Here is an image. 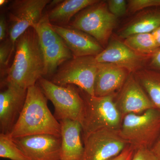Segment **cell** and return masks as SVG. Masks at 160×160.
Masks as SVG:
<instances>
[{
    "mask_svg": "<svg viewBox=\"0 0 160 160\" xmlns=\"http://www.w3.org/2000/svg\"><path fill=\"white\" fill-rule=\"evenodd\" d=\"M15 47L14 59L3 83L27 89L45 76L43 51L34 28H29L22 35Z\"/></svg>",
    "mask_w": 160,
    "mask_h": 160,
    "instance_id": "obj_1",
    "label": "cell"
},
{
    "mask_svg": "<svg viewBox=\"0 0 160 160\" xmlns=\"http://www.w3.org/2000/svg\"><path fill=\"white\" fill-rule=\"evenodd\" d=\"M47 100L37 84L27 89L25 105L9 133L12 138L39 134L61 136L60 123L49 110Z\"/></svg>",
    "mask_w": 160,
    "mask_h": 160,
    "instance_id": "obj_2",
    "label": "cell"
},
{
    "mask_svg": "<svg viewBox=\"0 0 160 160\" xmlns=\"http://www.w3.org/2000/svg\"><path fill=\"white\" fill-rule=\"evenodd\" d=\"M79 89L84 102L81 121L82 137L99 129L119 130L123 117L115 103L116 95L98 97Z\"/></svg>",
    "mask_w": 160,
    "mask_h": 160,
    "instance_id": "obj_3",
    "label": "cell"
},
{
    "mask_svg": "<svg viewBox=\"0 0 160 160\" xmlns=\"http://www.w3.org/2000/svg\"><path fill=\"white\" fill-rule=\"evenodd\" d=\"M119 132L126 144L136 150H151L160 136V111L154 108L140 114L126 115Z\"/></svg>",
    "mask_w": 160,
    "mask_h": 160,
    "instance_id": "obj_4",
    "label": "cell"
},
{
    "mask_svg": "<svg viewBox=\"0 0 160 160\" xmlns=\"http://www.w3.org/2000/svg\"><path fill=\"white\" fill-rule=\"evenodd\" d=\"M117 21V18L109 12L107 2L99 1L80 11L66 26L86 32L104 46L108 42Z\"/></svg>",
    "mask_w": 160,
    "mask_h": 160,
    "instance_id": "obj_5",
    "label": "cell"
},
{
    "mask_svg": "<svg viewBox=\"0 0 160 160\" xmlns=\"http://www.w3.org/2000/svg\"><path fill=\"white\" fill-rule=\"evenodd\" d=\"M39 86L47 99L54 107V117L59 122L65 119L78 121L81 123L84 102L79 89L74 85L58 86L42 78Z\"/></svg>",
    "mask_w": 160,
    "mask_h": 160,
    "instance_id": "obj_6",
    "label": "cell"
},
{
    "mask_svg": "<svg viewBox=\"0 0 160 160\" xmlns=\"http://www.w3.org/2000/svg\"><path fill=\"white\" fill-rule=\"evenodd\" d=\"M98 65L95 56L73 57L58 67L50 81L58 86H77L87 94L95 96Z\"/></svg>",
    "mask_w": 160,
    "mask_h": 160,
    "instance_id": "obj_7",
    "label": "cell"
},
{
    "mask_svg": "<svg viewBox=\"0 0 160 160\" xmlns=\"http://www.w3.org/2000/svg\"><path fill=\"white\" fill-rule=\"evenodd\" d=\"M84 152L81 160H109L127 146L119 130L103 129L82 137Z\"/></svg>",
    "mask_w": 160,
    "mask_h": 160,
    "instance_id": "obj_8",
    "label": "cell"
},
{
    "mask_svg": "<svg viewBox=\"0 0 160 160\" xmlns=\"http://www.w3.org/2000/svg\"><path fill=\"white\" fill-rule=\"evenodd\" d=\"M49 0H16L8 8V21L11 23L9 39L15 47L18 39L29 28H33L42 17Z\"/></svg>",
    "mask_w": 160,
    "mask_h": 160,
    "instance_id": "obj_9",
    "label": "cell"
},
{
    "mask_svg": "<svg viewBox=\"0 0 160 160\" xmlns=\"http://www.w3.org/2000/svg\"><path fill=\"white\" fill-rule=\"evenodd\" d=\"M13 140L29 160H61V136L34 135Z\"/></svg>",
    "mask_w": 160,
    "mask_h": 160,
    "instance_id": "obj_10",
    "label": "cell"
},
{
    "mask_svg": "<svg viewBox=\"0 0 160 160\" xmlns=\"http://www.w3.org/2000/svg\"><path fill=\"white\" fill-rule=\"evenodd\" d=\"M116 106L123 118L129 114H140L154 105L133 73H130L121 90L116 95Z\"/></svg>",
    "mask_w": 160,
    "mask_h": 160,
    "instance_id": "obj_11",
    "label": "cell"
},
{
    "mask_svg": "<svg viewBox=\"0 0 160 160\" xmlns=\"http://www.w3.org/2000/svg\"><path fill=\"white\" fill-rule=\"evenodd\" d=\"M150 57L137 53L118 40L111 41L106 49L95 56L98 63L113 64L133 73L143 69Z\"/></svg>",
    "mask_w": 160,
    "mask_h": 160,
    "instance_id": "obj_12",
    "label": "cell"
},
{
    "mask_svg": "<svg viewBox=\"0 0 160 160\" xmlns=\"http://www.w3.org/2000/svg\"><path fill=\"white\" fill-rule=\"evenodd\" d=\"M0 93V129L9 134L19 117L26 102L27 89L11 84Z\"/></svg>",
    "mask_w": 160,
    "mask_h": 160,
    "instance_id": "obj_13",
    "label": "cell"
},
{
    "mask_svg": "<svg viewBox=\"0 0 160 160\" xmlns=\"http://www.w3.org/2000/svg\"><path fill=\"white\" fill-rule=\"evenodd\" d=\"M52 26L74 57L96 56L104 49L94 38L84 32L69 26Z\"/></svg>",
    "mask_w": 160,
    "mask_h": 160,
    "instance_id": "obj_14",
    "label": "cell"
},
{
    "mask_svg": "<svg viewBox=\"0 0 160 160\" xmlns=\"http://www.w3.org/2000/svg\"><path fill=\"white\" fill-rule=\"evenodd\" d=\"M130 73L125 68L113 64L98 63L95 82V96L115 95L124 86Z\"/></svg>",
    "mask_w": 160,
    "mask_h": 160,
    "instance_id": "obj_15",
    "label": "cell"
},
{
    "mask_svg": "<svg viewBox=\"0 0 160 160\" xmlns=\"http://www.w3.org/2000/svg\"><path fill=\"white\" fill-rule=\"evenodd\" d=\"M59 122L62 138L61 160H81L84 152L81 123L69 119Z\"/></svg>",
    "mask_w": 160,
    "mask_h": 160,
    "instance_id": "obj_16",
    "label": "cell"
},
{
    "mask_svg": "<svg viewBox=\"0 0 160 160\" xmlns=\"http://www.w3.org/2000/svg\"><path fill=\"white\" fill-rule=\"evenodd\" d=\"M99 2V0H65L55 1L54 6L46 13L52 25L66 26L78 12L88 6Z\"/></svg>",
    "mask_w": 160,
    "mask_h": 160,
    "instance_id": "obj_17",
    "label": "cell"
},
{
    "mask_svg": "<svg viewBox=\"0 0 160 160\" xmlns=\"http://www.w3.org/2000/svg\"><path fill=\"white\" fill-rule=\"evenodd\" d=\"M160 26V6L152 9L132 21L119 33V36L125 39L132 35L151 33Z\"/></svg>",
    "mask_w": 160,
    "mask_h": 160,
    "instance_id": "obj_18",
    "label": "cell"
},
{
    "mask_svg": "<svg viewBox=\"0 0 160 160\" xmlns=\"http://www.w3.org/2000/svg\"><path fill=\"white\" fill-rule=\"evenodd\" d=\"M45 76L54 74L63 63L73 58V55L62 39L47 47L43 51Z\"/></svg>",
    "mask_w": 160,
    "mask_h": 160,
    "instance_id": "obj_19",
    "label": "cell"
},
{
    "mask_svg": "<svg viewBox=\"0 0 160 160\" xmlns=\"http://www.w3.org/2000/svg\"><path fill=\"white\" fill-rule=\"evenodd\" d=\"M154 105L160 111V72L146 68L133 73Z\"/></svg>",
    "mask_w": 160,
    "mask_h": 160,
    "instance_id": "obj_20",
    "label": "cell"
},
{
    "mask_svg": "<svg viewBox=\"0 0 160 160\" xmlns=\"http://www.w3.org/2000/svg\"><path fill=\"white\" fill-rule=\"evenodd\" d=\"M132 50L138 54L151 56L159 49L152 33L132 35L123 42Z\"/></svg>",
    "mask_w": 160,
    "mask_h": 160,
    "instance_id": "obj_21",
    "label": "cell"
},
{
    "mask_svg": "<svg viewBox=\"0 0 160 160\" xmlns=\"http://www.w3.org/2000/svg\"><path fill=\"white\" fill-rule=\"evenodd\" d=\"M33 28L36 32L42 51L62 39L52 28L47 14L43 15Z\"/></svg>",
    "mask_w": 160,
    "mask_h": 160,
    "instance_id": "obj_22",
    "label": "cell"
},
{
    "mask_svg": "<svg viewBox=\"0 0 160 160\" xmlns=\"http://www.w3.org/2000/svg\"><path fill=\"white\" fill-rule=\"evenodd\" d=\"M0 157L11 160H29L9 133L0 134Z\"/></svg>",
    "mask_w": 160,
    "mask_h": 160,
    "instance_id": "obj_23",
    "label": "cell"
},
{
    "mask_svg": "<svg viewBox=\"0 0 160 160\" xmlns=\"http://www.w3.org/2000/svg\"><path fill=\"white\" fill-rule=\"evenodd\" d=\"M13 46L11 41L9 39L2 42L0 46V69H1V78L6 76L10 56L14 50Z\"/></svg>",
    "mask_w": 160,
    "mask_h": 160,
    "instance_id": "obj_24",
    "label": "cell"
},
{
    "mask_svg": "<svg viewBox=\"0 0 160 160\" xmlns=\"http://www.w3.org/2000/svg\"><path fill=\"white\" fill-rule=\"evenodd\" d=\"M128 3V9L132 12L160 6V0H129Z\"/></svg>",
    "mask_w": 160,
    "mask_h": 160,
    "instance_id": "obj_25",
    "label": "cell"
},
{
    "mask_svg": "<svg viewBox=\"0 0 160 160\" xmlns=\"http://www.w3.org/2000/svg\"><path fill=\"white\" fill-rule=\"evenodd\" d=\"M106 2L109 12L117 18L126 13L127 2L125 0H109Z\"/></svg>",
    "mask_w": 160,
    "mask_h": 160,
    "instance_id": "obj_26",
    "label": "cell"
},
{
    "mask_svg": "<svg viewBox=\"0 0 160 160\" xmlns=\"http://www.w3.org/2000/svg\"><path fill=\"white\" fill-rule=\"evenodd\" d=\"M131 160H158L150 149H140L135 150Z\"/></svg>",
    "mask_w": 160,
    "mask_h": 160,
    "instance_id": "obj_27",
    "label": "cell"
},
{
    "mask_svg": "<svg viewBox=\"0 0 160 160\" xmlns=\"http://www.w3.org/2000/svg\"><path fill=\"white\" fill-rule=\"evenodd\" d=\"M135 150L132 146L127 145L119 154L109 160H131Z\"/></svg>",
    "mask_w": 160,
    "mask_h": 160,
    "instance_id": "obj_28",
    "label": "cell"
},
{
    "mask_svg": "<svg viewBox=\"0 0 160 160\" xmlns=\"http://www.w3.org/2000/svg\"><path fill=\"white\" fill-rule=\"evenodd\" d=\"M148 62V69L160 72V48L151 56Z\"/></svg>",
    "mask_w": 160,
    "mask_h": 160,
    "instance_id": "obj_29",
    "label": "cell"
},
{
    "mask_svg": "<svg viewBox=\"0 0 160 160\" xmlns=\"http://www.w3.org/2000/svg\"><path fill=\"white\" fill-rule=\"evenodd\" d=\"M7 31V24L6 18L1 15L0 18V40L1 42L5 41Z\"/></svg>",
    "mask_w": 160,
    "mask_h": 160,
    "instance_id": "obj_30",
    "label": "cell"
},
{
    "mask_svg": "<svg viewBox=\"0 0 160 160\" xmlns=\"http://www.w3.org/2000/svg\"><path fill=\"white\" fill-rule=\"evenodd\" d=\"M151 150L158 160H160V136Z\"/></svg>",
    "mask_w": 160,
    "mask_h": 160,
    "instance_id": "obj_31",
    "label": "cell"
},
{
    "mask_svg": "<svg viewBox=\"0 0 160 160\" xmlns=\"http://www.w3.org/2000/svg\"><path fill=\"white\" fill-rule=\"evenodd\" d=\"M156 43L159 48H160V26L151 32Z\"/></svg>",
    "mask_w": 160,
    "mask_h": 160,
    "instance_id": "obj_32",
    "label": "cell"
},
{
    "mask_svg": "<svg viewBox=\"0 0 160 160\" xmlns=\"http://www.w3.org/2000/svg\"><path fill=\"white\" fill-rule=\"evenodd\" d=\"M8 2V1H6V0H1L0 1V5H1V6H3V5H5Z\"/></svg>",
    "mask_w": 160,
    "mask_h": 160,
    "instance_id": "obj_33",
    "label": "cell"
}]
</instances>
